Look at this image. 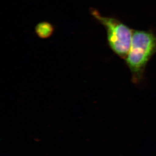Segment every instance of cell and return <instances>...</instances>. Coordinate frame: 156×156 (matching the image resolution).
<instances>
[{"mask_svg":"<svg viewBox=\"0 0 156 156\" xmlns=\"http://www.w3.org/2000/svg\"><path fill=\"white\" fill-rule=\"evenodd\" d=\"M35 31L39 37L46 39L52 36L54 32V27L50 22H40L36 25Z\"/></svg>","mask_w":156,"mask_h":156,"instance_id":"3957f363","label":"cell"},{"mask_svg":"<svg viewBox=\"0 0 156 156\" xmlns=\"http://www.w3.org/2000/svg\"><path fill=\"white\" fill-rule=\"evenodd\" d=\"M90 12L94 18L105 28L109 48L124 60L129 51L133 30L116 18L103 16L94 8H90Z\"/></svg>","mask_w":156,"mask_h":156,"instance_id":"7a4b0ae2","label":"cell"},{"mask_svg":"<svg viewBox=\"0 0 156 156\" xmlns=\"http://www.w3.org/2000/svg\"><path fill=\"white\" fill-rule=\"evenodd\" d=\"M156 54V34L150 30H133L129 51L124 60L134 84L143 81L147 64Z\"/></svg>","mask_w":156,"mask_h":156,"instance_id":"6da1fadb","label":"cell"}]
</instances>
